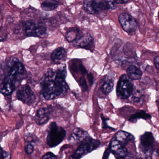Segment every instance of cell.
<instances>
[{"label": "cell", "mask_w": 159, "mask_h": 159, "mask_svg": "<svg viewBox=\"0 0 159 159\" xmlns=\"http://www.w3.org/2000/svg\"><path fill=\"white\" fill-rule=\"evenodd\" d=\"M69 159H76L72 157H71Z\"/></svg>", "instance_id": "d6a6232c"}, {"label": "cell", "mask_w": 159, "mask_h": 159, "mask_svg": "<svg viewBox=\"0 0 159 159\" xmlns=\"http://www.w3.org/2000/svg\"><path fill=\"white\" fill-rule=\"evenodd\" d=\"M18 100L23 103L31 105L35 102L36 96L34 92L29 85H24L19 88L16 92Z\"/></svg>", "instance_id": "ba28073f"}, {"label": "cell", "mask_w": 159, "mask_h": 159, "mask_svg": "<svg viewBox=\"0 0 159 159\" xmlns=\"http://www.w3.org/2000/svg\"><path fill=\"white\" fill-rule=\"evenodd\" d=\"M154 142L155 139L151 132H147L141 135L140 137L141 153L152 156Z\"/></svg>", "instance_id": "9c48e42d"}, {"label": "cell", "mask_w": 159, "mask_h": 159, "mask_svg": "<svg viewBox=\"0 0 159 159\" xmlns=\"http://www.w3.org/2000/svg\"><path fill=\"white\" fill-rule=\"evenodd\" d=\"M83 7L85 11L89 14H95L92 5V0H85L83 3Z\"/></svg>", "instance_id": "7402d4cb"}, {"label": "cell", "mask_w": 159, "mask_h": 159, "mask_svg": "<svg viewBox=\"0 0 159 159\" xmlns=\"http://www.w3.org/2000/svg\"><path fill=\"white\" fill-rule=\"evenodd\" d=\"M116 3L124 4L128 2L129 0H113Z\"/></svg>", "instance_id": "1f68e13d"}, {"label": "cell", "mask_w": 159, "mask_h": 159, "mask_svg": "<svg viewBox=\"0 0 159 159\" xmlns=\"http://www.w3.org/2000/svg\"><path fill=\"white\" fill-rule=\"evenodd\" d=\"M79 70L80 73L83 75L87 73V70H86V69H85V67L82 64H80V65H79Z\"/></svg>", "instance_id": "f546056e"}, {"label": "cell", "mask_w": 159, "mask_h": 159, "mask_svg": "<svg viewBox=\"0 0 159 159\" xmlns=\"http://www.w3.org/2000/svg\"><path fill=\"white\" fill-rule=\"evenodd\" d=\"M119 21L123 30L128 33H132L136 31L137 23L134 18L127 14L122 13L119 17Z\"/></svg>", "instance_id": "30bf717a"}, {"label": "cell", "mask_w": 159, "mask_h": 159, "mask_svg": "<svg viewBox=\"0 0 159 159\" xmlns=\"http://www.w3.org/2000/svg\"><path fill=\"white\" fill-rule=\"evenodd\" d=\"M114 86V83L113 80L107 77L105 78L104 81L102 84L101 89L104 93L107 94L113 90Z\"/></svg>", "instance_id": "d6986e66"}, {"label": "cell", "mask_w": 159, "mask_h": 159, "mask_svg": "<svg viewBox=\"0 0 159 159\" xmlns=\"http://www.w3.org/2000/svg\"><path fill=\"white\" fill-rule=\"evenodd\" d=\"M127 75L133 80H138L142 77V71L140 69L134 65H131L127 70Z\"/></svg>", "instance_id": "2e32d148"}, {"label": "cell", "mask_w": 159, "mask_h": 159, "mask_svg": "<svg viewBox=\"0 0 159 159\" xmlns=\"http://www.w3.org/2000/svg\"><path fill=\"white\" fill-rule=\"evenodd\" d=\"M67 73L64 65L57 70H49L43 75L41 80V93L46 100L56 99L67 91Z\"/></svg>", "instance_id": "6da1fadb"}, {"label": "cell", "mask_w": 159, "mask_h": 159, "mask_svg": "<svg viewBox=\"0 0 159 159\" xmlns=\"http://www.w3.org/2000/svg\"><path fill=\"white\" fill-rule=\"evenodd\" d=\"M111 152V149H110V146H108L104 153L102 159H109V156H110Z\"/></svg>", "instance_id": "83f0119b"}, {"label": "cell", "mask_w": 159, "mask_h": 159, "mask_svg": "<svg viewBox=\"0 0 159 159\" xmlns=\"http://www.w3.org/2000/svg\"><path fill=\"white\" fill-rule=\"evenodd\" d=\"M134 91V84L132 80L128 75H123L120 78L116 88V93L120 99L129 98Z\"/></svg>", "instance_id": "8992f818"}, {"label": "cell", "mask_w": 159, "mask_h": 159, "mask_svg": "<svg viewBox=\"0 0 159 159\" xmlns=\"http://www.w3.org/2000/svg\"><path fill=\"white\" fill-rule=\"evenodd\" d=\"M101 118H102V128L103 129H111L113 130H116L115 129H114V128H111L110 126H108L107 125V121L108 120V119L106 118L102 114L101 115Z\"/></svg>", "instance_id": "d4e9b609"}, {"label": "cell", "mask_w": 159, "mask_h": 159, "mask_svg": "<svg viewBox=\"0 0 159 159\" xmlns=\"http://www.w3.org/2000/svg\"><path fill=\"white\" fill-rule=\"evenodd\" d=\"M154 63L155 66L157 69H159V56L156 57L154 59Z\"/></svg>", "instance_id": "4dcf8cb0"}, {"label": "cell", "mask_w": 159, "mask_h": 159, "mask_svg": "<svg viewBox=\"0 0 159 159\" xmlns=\"http://www.w3.org/2000/svg\"><path fill=\"white\" fill-rule=\"evenodd\" d=\"M92 5L95 13L102 10H112L116 8L113 0H92Z\"/></svg>", "instance_id": "8fae6325"}, {"label": "cell", "mask_w": 159, "mask_h": 159, "mask_svg": "<svg viewBox=\"0 0 159 159\" xmlns=\"http://www.w3.org/2000/svg\"><path fill=\"white\" fill-rule=\"evenodd\" d=\"M88 79L89 80V82L90 85H92L93 83V81H94V78H93V75L91 73H89L88 75Z\"/></svg>", "instance_id": "f1b7e54d"}, {"label": "cell", "mask_w": 159, "mask_h": 159, "mask_svg": "<svg viewBox=\"0 0 159 159\" xmlns=\"http://www.w3.org/2000/svg\"><path fill=\"white\" fill-rule=\"evenodd\" d=\"M76 47L84 48L88 50H91L93 47V39L91 35L89 33L83 34L75 41Z\"/></svg>", "instance_id": "5bb4252c"}, {"label": "cell", "mask_w": 159, "mask_h": 159, "mask_svg": "<svg viewBox=\"0 0 159 159\" xmlns=\"http://www.w3.org/2000/svg\"><path fill=\"white\" fill-rule=\"evenodd\" d=\"M59 2L56 0H45L42 3V8L46 11L55 10L59 5Z\"/></svg>", "instance_id": "ac0fdd59"}, {"label": "cell", "mask_w": 159, "mask_h": 159, "mask_svg": "<svg viewBox=\"0 0 159 159\" xmlns=\"http://www.w3.org/2000/svg\"><path fill=\"white\" fill-rule=\"evenodd\" d=\"M90 136L86 131L80 128H76L74 129L69 141L72 144H80L82 141Z\"/></svg>", "instance_id": "7c38bea8"}, {"label": "cell", "mask_w": 159, "mask_h": 159, "mask_svg": "<svg viewBox=\"0 0 159 159\" xmlns=\"http://www.w3.org/2000/svg\"><path fill=\"white\" fill-rule=\"evenodd\" d=\"M66 135V130L63 128L52 122L48 129L47 144L50 148L56 147L63 142Z\"/></svg>", "instance_id": "277c9868"}, {"label": "cell", "mask_w": 159, "mask_h": 159, "mask_svg": "<svg viewBox=\"0 0 159 159\" xmlns=\"http://www.w3.org/2000/svg\"><path fill=\"white\" fill-rule=\"evenodd\" d=\"M151 116L149 114H147L145 111H141L136 113V114L132 115L129 119V120L132 122H134L137 120L138 119H143L148 120L151 118Z\"/></svg>", "instance_id": "ffe728a7"}, {"label": "cell", "mask_w": 159, "mask_h": 159, "mask_svg": "<svg viewBox=\"0 0 159 159\" xmlns=\"http://www.w3.org/2000/svg\"><path fill=\"white\" fill-rule=\"evenodd\" d=\"M42 159H57V157L54 153L48 152L43 156Z\"/></svg>", "instance_id": "4316f807"}, {"label": "cell", "mask_w": 159, "mask_h": 159, "mask_svg": "<svg viewBox=\"0 0 159 159\" xmlns=\"http://www.w3.org/2000/svg\"><path fill=\"white\" fill-rule=\"evenodd\" d=\"M133 135L124 131H119L111 140L109 146L111 152L116 159H130V155L126 146L134 140Z\"/></svg>", "instance_id": "7a4b0ae2"}, {"label": "cell", "mask_w": 159, "mask_h": 159, "mask_svg": "<svg viewBox=\"0 0 159 159\" xmlns=\"http://www.w3.org/2000/svg\"><path fill=\"white\" fill-rule=\"evenodd\" d=\"M80 85L83 91L88 90V87L87 81L84 77H81L79 80Z\"/></svg>", "instance_id": "cb8c5ba5"}, {"label": "cell", "mask_w": 159, "mask_h": 159, "mask_svg": "<svg viewBox=\"0 0 159 159\" xmlns=\"http://www.w3.org/2000/svg\"><path fill=\"white\" fill-rule=\"evenodd\" d=\"M78 32L79 31L76 29L71 30L66 34V39L69 42H73L76 41L78 36Z\"/></svg>", "instance_id": "44dd1931"}, {"label": "cell", "mask_w": 159, "mask_h": 159, "mask_svg": "<svg viewBox=\"0 0 159 159\" xmlns=\"http://www.w3.org/2000/svg\"><path fill=\"white\" fill-rule=\"evenodd\" d=\"M0 159H11V156L8 152L3 150L0 147Z\"/></svg>", "instance_id": "603a6c76"}, {"label": "cell", "mask_w": 159, "mask_h": 159, "mask_svg": "<svg viewBox=\"0 0 159 159\" xmlns=\"http://www.w3.org/2000/svg\"><path fill=\"white\" fill-rule=\"evenodd\" d=\"M101 142L99 140L93 139L91 136L82 141L76 151L72 155V157L80 159L87 154L97 149L100 145Z\"/></svg>", "instance_id": "5b68a950"}, {"label": "cell", "mask_w": 159, "mask_h": 159, "mask_svg": "<svg viewBox=\"0 0 159 159\" xmlns=\"http://www.w3.org/2000/svg\"><path fill=\"white\" fill-rule=\"evenodd\" d=\"M67 51L65 48L59 47L55 49L51 54V58L54 62H58L66 57Z\"/></svg>", "instance_id": "e0dca14e"}, {"label": "cell", "mask_w": 159, "mask_h": 159, "mask_svg": "<svg viewBox=\"0 0 159 159\" xmlns=\"http://www.w3.org/2000/svg\"><path fill=\"white\" fill-rule=\"evenodd\" d=\"M50 109L48 107H43L39 108L36 113L35 121L38 125H43L46 124L50 119Z\"/></svg>", "instance_id": "4fadbf2b"}, {"label": "cell", "mask_w": 159, "mask_h": 159, "mask_svg": "<svg viewBox=\"0 0 159 159\" xmlns=\"http://www.w3.org/2000/svg\"><path fill=\"white\" fill-rule=\"evenodd\" d=\"M3 69L2 78L9 79L17 86L25 77L26 73L25 67L17 58H11Z\"/></svg>", "instance_id": "3957f363"}, {"label": "cell", "mask_w": 159, "mask_h": 159, "mask_svg": "<svg viewBox=\"0 0 159 159\" xmlns=\"http://www.w3.org/2000/svg\"><path fill=\"white\" fill-rule=\"evenodd\" d=\"M16 87V85L9 79L2 78L0 83V93L6 96L11 95Z\"/></svg>", "instance_id": "9a60e30c"}, {"label": "cell", "mask_w": 159, "mask_h": 159, "mask_svg": "<svg viewBox=\"0 0 159 159\" xmlns=\"http://www.w3.org/2000/svg\"><path fill=\"white\" fill-rule=\"evenodd\" d=\"M34 151V146L31 143H29L25 146V151L28 155L32 154Z\"/></svg>", "instance_id": "484cf974"}, {"label": "cell", "mask_w": 159, "mask_h": 159, "mask_svg": "<svg viewBox=\"0 0 159 159\" xmlns=\"http://www.w3.org/2000/svg\"><path fill=\"white\" fill-rule=\"evenodd\" d=\"M25 33L28 36L43 37L46 35V26L42 22L29 20L25 23Z\"/></svg>", "instance_id": "52a82bcc"}]
</instances>
